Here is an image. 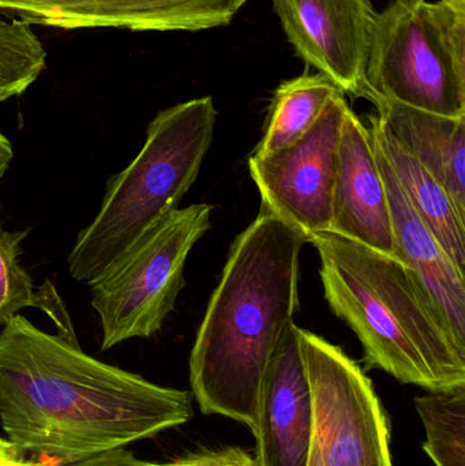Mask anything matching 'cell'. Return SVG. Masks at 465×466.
Returning <instances> with one entry per match:
<instances>
[{"instance_id":"6da1fadb","label":"cell","mask_w":465,"mask_h":466,"mask_svg":"<svg viewBox=\"0 0 465 466\" xmlns=\"http://www.w3.org/2000/svg\"><path fill=\"white\" fill-rule=\"evenodd\" d=\"M188 391L101 363L15 315L0 331V423L8 441L52 466L182 426Z\"/></svg>"},{"instance_id":"7a4b0ae2","label":"cell","mask_w":465,"mask_h":466,"mask_svg":"<svg viewBox=\"0 0 465 466\" xmlns=\"http://www.w3.org/2000/svg\"><path fill=\"white\" fill-rule=\"evenodd\" d=\"M299 232L261 207L229 248L190 355V383L205 415L253 431L262 378L299 306Z\"/></svg>"},{"instance_id":"3957f363","label":"cell","mask_w":465,"mask_h":466,"mask_svg":"<svg viewBox=\"0 0 465 466\" xmlns=\"http://www.w3.org/2000/svg\"><path fill=\"white\" fill-rule=\"evenodd\" d=\"M308 243L318 252L325 299L357 334L369 370L429 391L465 388V350L411 268L333 232Z\"/></svg>"},{"instance_id":"277c9868","label":"cell","mask_w":465,"mask_h":466,"mask_svg":"<svg viewBox=\"0 0 465 466\" xmlns=\"http://www.w3.org/2000/svg\"><path fill=\"white\" fill-rule=\"evenodd\" d=\"M216 119L210 96L156 115L141 152L109 179L97 216L76 238L67 258L71 279L95 281L134 241L177 209L198 177Z\"/></svg>"},{"instance_id":"5b68a950","label":"cell","mask_w":465,"mask_h":466,"mask_svg":"<svg viewBox=\"0 0 465 466\" xmlns=\"http://www.w3.org/2000/svg\"><path fill=\"white\" fill-rule=\"evenodd\" d=\"M212 210L194 204L168 213L90 282L103 330L101 350L149 339L163 329L185 288L188 254L212 228Z\"/></svg>"},{"instance_id":"8992f818","label":"cell","mask_w":465,"mask_h":466,"mask_svg":"<svg viewBox=\"0 0 465 466\" xmlns=\"http://www.w3.org/2000/svg\"><path fill=\"white\" fill-rule=\"evenodd\" d=\"M366 98L442 116H465V51L428 0H392L377 16L365 71Z\"/></svg>"},{"instance_id":"52a82bcc","label":"cell","mask_w":465,"mask_h":466,"mask_svg":"<svg viewBox=\"0 0 465 466\" xmlns=\"http://www.w3.org/2000/svg\"><path fill=\"white\" fill-rule=\"evenodd\" d=\"M313 396L306 466H393L390 432L370 378L340 347L299 328Z\"/></svg>"},{"instance_id":"ba28073f","label":"cell","mask_w":465,"mask_h":466,"mask_svg":"<svg viewBox=\"0 0 465 466\" xmlns=\"http://www.w3.org/2000/svg\"><path fill=\"white\" fill-rule=\"evenodd\" d=\"M349 106L346 95L335 96L303 138L272 155H251L253 182L261 207L278 216L306 241L330 232L339 142Z\"/></svg>"},{"instance_id":"9c48e42d","label":"cell","mask_w":465,"mask_h":466,"mask_svg":"<svg viewBox=\"0 0 465 466\" xmlns=\"http://www.w3.org/2000/svg\"><path fill=\"white\" fill-rule=\"evenodd\" d=\"M297 54L344 95L366 98L365 71L377 24L370 0H272Z\"/></svg>"},{"instance_id":"30bf717a","label":"cell","mask_w":465,"mask_h":466,"mask_svg":"<svg viewBox=\"0 0 465 466\" xmlns=\"http://www.w3.org/2000/svg\"><path fill=\"white\" fill-rule=\"evenodd\" d=\"M248 0H0V14L59 29L198 32L224 26Z\"/></svg>"},{"instance_id":"8fae6325","label":"cell","mask_w":465,"mask_h":466,"mask_svg":"<svg viewBox=\"0 0 465 466\" xmlns=\"http://www.w3.org/2000/svg\"><path fill=\"white\" fill-rule=\"evenodd\" d=\"M313 430V396L292 323L273 353L259 390L256 460L259 466H306Z\"/></svg>"},{"instance_id":"7c38bea8","label":"cell","mask_w":465,"mask_h":466,"mask_svg":"<svg viewBox=\"0 0 465 466\" xmlns=\"http://www.w3.org/2000/svg\"><path fill=\"white\" fill-rule=\"evenodd\" d=\"M330 232L395 258L389 202L373 137L351 108L339 142Z\"/></svg>"},{"instance_id":"4fadbf2b","label":"cell","mask_w":465,"mask_h":466,"mask_svg":"<svg viewBox=\"0 0 465 466\" xmlns=\"http://www.w3.org/2000/svg\"><path fill=\"white\" fill-rule=\"evenodd\" d=\"M374 150L389 202L395 258L417 274L456 344L465 350V273L412 209L376 145Z\"/></svg>"},{"instance_id":"5bb4252c","label":"cell","mask_w":465,"mask_h":466,"mask_svg":"<svg viewBox=\"0 0 465 466\" xmlns=\"http://www.w3.org/2000/svg\"><path fill=\"white\" fill-rule=\"evenodd\" d=\"M379 127L430 172L465 218V116L450 117L379 100Z\"/></svg>"},{"instance_id":"9a60e30c","label":"cell","mask_w":465,"mask_h":466,"mask_svg":"<svg viewBox=\"0 0 465 466\" xmlns=\"http://www.w3.org/2000/svg\"><path fill=\"white\" fill-rule=\"evenodd\" d=\"M369 122L374 145L389 164L407 201L465 273V218L456 209L450 194L422 164L379 127L371 115Z\"/></svg>"},{"instance_id":"2e32d148","label":"cell","mask_w":465,"mask_h":466,"mask_svg":"<svg viewBox=\"0 0 465 466\" xmlns=\"http://www.w3.org/2000/svg\"><path fill=\"white\" fill-rule=\"evenodd\" d=\"M340 93L319 73H305L283 82L273 95L264 137L253 156L272 155L299 141L321 116L327 104Z\"/></svg>"},{"instance_id":"e0dca14e","label":"cell","mask_w":465,"mask_h":466,"mask_svg":"<svg viewBox=\"0 0 465 466\" xmlns=\"http://www.w3.org/2000/svg\"><path fill=\"white\" fill-rule=\"evenodd\" d=\"M426 430L423 443L436 466H465V388L415 399Z\"/></svg>"},{"instance_id":"ac0fdd59","label":"cell","mask_w":465,"mask_h":466,"mask_svg":"<svg viewBox=\"0 0 465 466\" xmlns=\"http://www.w3.org/2000/svg\"><path fill=\"white\" fill-rule=\"evenodd\" d=\"M46 52L30 25L0 21V103L24 95L45 68Z\"/></svg>"},{"instance_id":"d6986e66","label":"cell","mask_w":465,"mask_h":466,"mask_svg":"<svg viewBox=\"0 0 465 466\" xmlns=\"http://www.w3.org/2000/svg\"><path fill=\"white\" fill-rule=\"evenodd\" d=\"M27 231H7L0 224V326L26 307H43L44 288L35 287L32 277L19 263L21 243Z\"/></svg>"},{"instance_id":"ffe728a7","label":"cell","mask_w":465,"mask_h":466,"mask_svg":"<svg viewBox=\"0 0 465 466\" xmlns=\"http://www.w3.org/2000/svg\"><path fill=\"white\" fill-rule=\"evenodd\" d=\"M153 466H259L256 457L240 448H224L218 451H202L186 454L167 464Z\"/></svg>"},{"instance_id":"44dd1931","label":"cell","mask_w":465,"mask_h":466,"mask_svg":"<svg viewBox=\"0 0 465 466\" xmlns=\"http://www.w3.org/2000/svg\"><path fill=\"white\" fill-rule=\"evenodd\" d=\"M60 466H153V464L152 462L142 461V460L136 459L131 451L120 448L104 451V453L81 460V461Z\"/></svg>"},{"instance_id":"7402d4cb","label":"cell","mask_w":465,"mask_h":466,"mask_svg":"<svg viewBox=\"0 0 465 466\" xmlns=\"http://www.w3.org/2000/svg\"><path fill=\"white\" fill-rule=\"evenodd\" d=\"M18 446L14 445L11 441L0 438V466H52L45 462L27 461Z\"/></svg>"},{"instance_id":"603a6c76","label":"cell","mask_w":465,"mask_h":466,"mask_svg":"<svg viewBox=\"0 0 465 466\" xmlns=\"http://www.w3.org/2000/svg\"><path fill=\"white\" fill-rule=\"evenodd\" d=\"M14 150L10 141L0 133V180L5 177L7 169L10 168L11 161H13Z\"/></svg>"}]
</instances>
